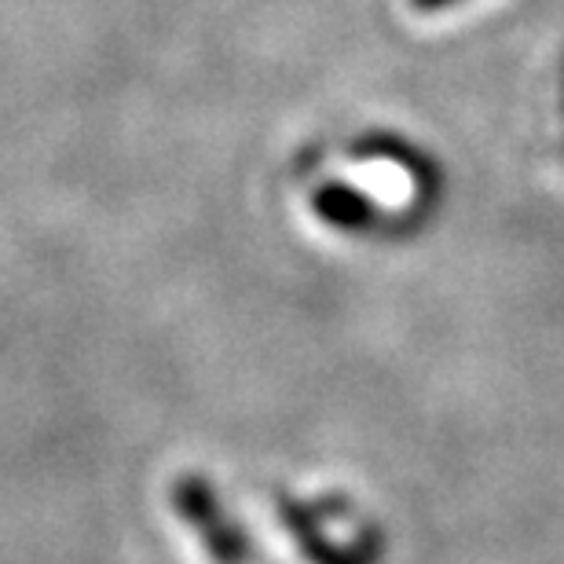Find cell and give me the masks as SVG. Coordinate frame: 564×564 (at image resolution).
I'll use <instances>...</instances> for the list:
<instances>
[{"label": "cell", "instance_id": "1", "mask_svg": "<svg viewBox=\"0 0 564 564\" xmlns=\"http://www.w3.org/2000/svg\"><path fill=\"white\" fill-rule=\"evenodd\" d=\"M173 506L184 521L195 528L202 546L217 564H246L250 561V539H246L242 524L224 510L217 488L202 473H184L173 484Z\"/></svg>", "mask_w": 564, "mask_h": 564}, {"label": "cell", "instance_id": "2", "mask_svg": "<svg viewBox=\"0 0 564 564\" xmlns=\"http://www.w3.org/2000/svg\"><path fill=\"white\" fill-rule=\"evenodd\" d=\"M279 521L308 564H375L367 546H337L334 539H326L319 510H312L308 502L279 495Z\"/></svg>", "mask_w": 564, "mask_h": 564}, {"label": "cell", "instance_id": "3", "mask_svg": "<svg viewBox=\"0 0 564 564\" xmlns=\"http://www.w3.org/2000/svg\"><path fill=\"white\" fill-rule=\"evenodd\" d=\"M312 213L337 231H370V228H378V220H381L378 202L352 184H341V180H330V184L315 187Z\"/></svg>", "mask_w": 564, "mask_h": 564}, {"label": "cell", "instance_id": "4", "mask_svg": "<svg viewBox=\"0 0 564 564\" xmlns=\"http://www.w3.org/2000/svg\"><path fill=\"white\" fill-rule=\"evenodd\" d=\"M411 4L419 8V11H444L451 4H458V0H411Z\"/></svg>", "mask_w": 564, "mask_h": 564}]
</instances>
